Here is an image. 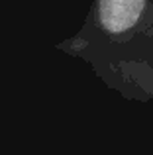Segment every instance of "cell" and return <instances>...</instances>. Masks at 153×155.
<instances>
[{"instance_id":"1","label":"cell","mask_w":153,"mask_h":155,"mask_svg":"<svg viewBox=\"0 0 153 155\" xmlns=\"http://www.w3.org/2000/svg\"><path fill=\"white\" fill-rule=\"evenodd\" d=\"M57 47L126 100L153 102V0H94L80 31Z\"/></svg>"}]
</instances>
